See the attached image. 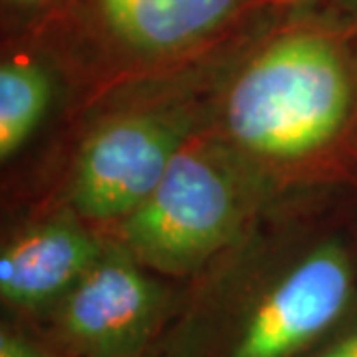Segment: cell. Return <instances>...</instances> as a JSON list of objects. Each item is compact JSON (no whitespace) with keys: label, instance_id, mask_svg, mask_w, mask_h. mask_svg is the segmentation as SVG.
Returning a JSON list of instances; mask_svg holds the SVG:
<instances>
[{"label":"cell","instance_id":"6da1fadb","mask_svg":"<svg viewBox=\"0 0 357 357\" xmlns=\"http://www.w3.org/2000/svg\"><path fill=\"white\" fill-rule=\"evenodd\" d=\"M349 98V77L332 42L292 32L266 46L234 82L227 126L246 149L292 159L332 139Z\"/></svg>","mask_w":357,"mask_h":357},{"label":"cell","instance_id":"7a4b0ae2","mask_svg":"<svg viewBox=\"0 0 357 357\" xmlns=\"http://www.w3.org/2000/svg\"><path fill=\"white\" fill-rule=\"evenodd\" d=\"M244 215L238 183L201 151H178L149 199L123 218V246L137 264L183 276L218 252Z\"/></svg>","mask_w":357,"mask_h":357},{"label":"cell","instance_id":"3957f363","mask_svg":"<svg viewBox=\"0 0 357 357\" xmlns=\"http://www.w3.org/2000/svg\"><path fill=\"white\" fill-rule=\"evenodd\" d=\"M165 302V290L128 250H103L56 306V332L79 357H137Z\"/></svg>","mask_w":357,"mask_h":357},{"label":"cell","instance_id":"277c9868","mask_svg":"<svg viewBox=\"0 0 357 357\" xmlns=\"http://www.w3.org/2000/svg\"><path fill=\"white\" fill-rule=\"evenodd\" d=\"M351 282L344 248L321 244L256 302L230 357L298 356L342 318Z\"/></svg>","mask_w":357,"mask_h":357},{"label":"cell","instance_id":"5b68a950","mask_svg":"<svg viewBox=\"0 0 357 357\" xmlns=\"http://www.w3.org/2000/svg\"><path fill=\"white\" fill-rule=\"evenodd\" d=\"M181 131L151 115L119 117L98 129L77 159L72 201L84 217H129L149 199L175 155Z\"/></svg>","mask_w":357,"mask_h":357},{"label":"cell","instance_id":"8992f818","mask_svg":"<svg viewBox=\"0 0 357 357\" xmlns=\"http://www.w3.org/2000/svg\"><path fill=\"white\" fill-rule=\"evenodd\" d=\"M102 255V244L74 220L40 225L4 246L0 296L20 310L58 306Z\"/></svg>","mask_w":357,"mask_h":357},{"label":"cell","instance_id":"52a82bcc","mask_svg":"<svg viewBox=\"0 0 357 357\" xmlns=\"http://www.w3.org/2000/svg\"><path fill=\"white\" fill-rule=\"evenodd\" d=\"M243 0H100L107 28L126 46L165 54L192 46L229 22Z\"/></svg>","mask_w":357,"mask_h":357},{"label":"cell","instance_id":"ba28073f","mask_svg":"<svg viewBox=\"0 0 357 357\" xmlns=\"http://www.w3.org/2000/svg\"><path fill=\"white\" fill-rule=\"evenodd\" d=\"M50 103V79L40 66L10 60L0 68V159L6 161L36 129Z\"/></svg>","mask_w":357,"mask_h":357},{"label":"cell","instance_id":"9c48e42d","mask_svg":"<svg viewBox=\"0 0 357 357\" xmlns=\"http://www.w3.org/2000/svg\"><path fill=\"white\" fill-rule=\"evenodd\" d=\"M0 357H54L40 345L32 344L24 335L2 328L0 332Z\"/></svg>","mask_w":357,"mask_h":357},{"label":"cell","instance_id":"30bf717a","mask_svg":"<svg viewBox=\"0 0 357 357\" xmlns=\"http://www.w3.org/2000/svg\"><path fill=\"white\" fill-rule=\"evenodd\" d=\"M326 357H357V332L345 335L337 345H333Z\"/></svg>","mask_w":357,"mask_h":357},{"label":"cell","instance_id":"8fae6325","mask_svg":"<svg viewBox=\"0 0 357 357\" xmlns=\"http://www.w3.org/2000/svg\"><path fill=\"white\" fill-rule=\"evenodd\" d=\"M340 8H344L349 14L357 16V0H333Z\"/></svg>","mask_w":357,"mask_h":357},{"label":"cell","instance_id":"7c38bea8","mask_svg":"<svg viewBox=\"0 0 357 357\" xmlns=\"http://www.w3.org/2000/svg\"><path fill=\"white\" fill-rule=\"evenodd\" d=\"M13 2H22V4H28V2H40V0H13Z\"/></svg>","mask_w":357,"mask_h":357}]
</instances>
